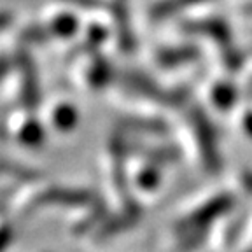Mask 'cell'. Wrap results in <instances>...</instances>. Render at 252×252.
Listing matches in <instances>:
<instances>
[{"label":"cell","instance_id":"d6986e66","mask_svg":"<svg viewBox=\"0 0 252 252\" xmlns=\"http://www.w3.org/2000/svg\"><path fill=\"white\" fill-rule=\"evenodd\" d=\"M14 236H16V231H14V226L12 224H0V252H5L11 244L14 242Z\"/></svg>","mask_w":252,"mask_h":252},{"label":"cell","instance_id":"5b68a950","mask_svg":"<svg viewBox=\"0 0 252 252\" xmlns=\"http://www.w3.org/2000/svg\"><path fill=\"white\" fill-rule=\"evenodd\" d=\"M123 86H125L126 90H130L131 93L146 96V98L154 100V102H159L165 105L166 91L161 90V88L156 84V81H153L149 75L142 74V72H137V70L125 72V74H123Z\"/></svg>","mask_w":252,"mask_h":252},{"label":"cell","instance_id":"ffe728a7","mask_svg":"<svg viewBox=\"0 0 252 252\" xmlns=\"http://www.w3.org/2000/svg\"><path fill=\"white\" fill-rule=\"evenodd\" d=\"M63 2H68V4H74L77 7H84V9H94L102 5L100 0H63Z\"/></svg>","mask_w":252,"mask_h":252},{"label":"cell","instance_id":"3957f363","mask_svg":"<svg viewBox=\"0 0 252 252\" xmlns=\"http://www.w3.org/2000/svg\"><path fill=\"white\" fill-rule=\"evenodd\" d=\"M235 205V196L231 193H220L214 196L212 200H207L201 203L196 210L182 217L175 224V233L182 235L188 231H196V229H209V226L220 216L228 214Z\"/></svg>","mask_w":252,"mask_h":252},{"label":"cell","instance_id":"30bf717a","mask_svg":"<svg viewBox=\"0 0 252 252\" xmlns=\"http://www.w3.org/2000/svg\"><path fill=\"white\" fill-rule=\"evenodd\" d=\"M53 128L60 133H70L75 130L79 123V110L74 103L70 102H60L53 107L51 112Z\"/></svg>","mask_w":252,"mask_h":252},{"label":"cell","instance_id":"6da1fadb","mask_svg":"<svg viewBox=\"0 0 252 252\" xmlns=\"http://www.w3.org/2000/svg\"><path fill=\"white\" fill-rule=\"evenodd\" d=\"M98 201L96 194L84 188L68 186H49L37 193L28 203V209L37 210L40 207H70V209H90Z\"/></svg>","mask_w":252,"mask_h":252},{"label":"cell","instance_id":"44dd1931","mask_svg":"<svg viewBox=\"0 0 252 252\" xmlns=\"http://www.w3.org/2000/svg\"><path fill=\"white\" fill-rule=\"evenodd\" d=\"M9 70H11V62L5 56H0V81L9 74Z\"/></svg>","mask_w":252,"mask_h":252},{"label":"cell","instance_id":"e0dca14e","mask_svg":"<svg viewBox=\"0 0 252 252\" xmlns=\"http://www.w3.org/2000/svg\"><path fill=\"white\" fill-rule=\"evenodd\" d=\"M212 102L216 103V107H219V109L228 110L229 107L236 102L235 86H233V84H229V83H219L217 86H214Z\"/></svg>","mask_w":252,"mask_h":252},{"label":"cell","instance_id":"2e32d148","mask_svg":"<svg viewBox=\"0 0 252 252\" xmlns=\"http://www.w3.org/2000/svg\"><path fill=\"white\" fill-rule=\"evenodd\" d=\"M159 182H161L159 166L149 161H147L146 166H142L137 172V175H135V184H137L142 191H154V189L159 186Z\"/></svg>","mask_w":252,"mask_h":252},{"label":"cell","instance_id":"9a60e30c","mask_svg":"<svg viewBox=\"0 0 252 252\" xmlns=\"http://www.w3.org/2000/svg\"><path fill=\"white\" fill-rule=\"evenodd\" d=\"M49 28V33L55 37H60V39H68V37L75 35L79 30V21L77 18L70 14H62L56 16L51 23L47 25Z\"/></svg>","mask_w":252,"mask_h":252},{"label":"cell","instance_id":"5bb4252c","mask_svg":"<svg viewBox=\"0 0 252 252\" xmlns=\"http://www.w3.org/2000/svg\"><path fill=\"white\" fill-rule=\"evenodd\" d=\"M105 217H107L105 205L98 200L94 205H91L90 210L84 214L83 219L77 220V224L74 226V233H75V235H83V233L96 231V228L102 224Z\"/></svg>","mask_w":252,"mask_h":252},{"label":"cell","instance_id":"7402d4cb","mask_svg":"<svg viewBox=\"0 0 252 252\" xmlns=\"http://www.w3.org/2000/svg\"><path fill=\"white\" fill-rule=\"evenodd\" d=\"M12 23V16L9 12H0V32L5 30Z\"/></svg>","mask_w":252,"mask_h":252},{"label":"cell","instance_id":"277c9868","mask_svg":"<svg viewBox=\"0 0 252 252\" xmlns=\"http://www.w3.org/2000/svg\"><path fill=\"white\" fill-rule=\"evenodd\" d=\"M18 67H20V98L25 109L35 112L40 105L42 91H40V79L37 72V65L33 63L28 53L21 51L18 55Z\"/></svg>","mask_w":252,"mask_h":252},{"label":"cell","instance_id":"ba28073f","mask_svg":"<svg viewBox=\"0 0 252 252\" xmlns=\"http://www.w3.org/2000/svg\"><path fill=\"white\" fill-rule=\"evenodd\" d=\"M200 51L193 44H184V46H175V47H165L158 53L156 60L158 65L163 68H175L181 65H188V63L194 62L198 58Z\"/></svg>","mask_w":252,"mask_h":252},{"label":"cell","instance_id":"9c48e42d","mask_svg":"<svg viewBox=\"0 0 252 252\" xmlns=\"http://www.w3.org/2000/svg\"><path fill=\"white\" fill-rule=\"evenodd\" d=\"M205 2H210V0H159L149 9V18L153 21H165L177 12L196 7Z\"/></svg>","mask_w":252,"mask_h":252},{"label":"cell","instance_id":"7a4b0ae2","mask_svg":"<svg viewBox=\"0 0 252 252\" xmlns=\"http://www.w3.org/2000/svg\"><path fill=\"white\" fill-rule=\"evenodd\" d=\"M189 121L193 126V133L196 138L198 149H200V158L207 172L217 173L220 168V154H219V142H217V133L214 125L210 123L209 116L205 114L200 107L191 110Z\"/></svg>","mask_w":252,"mask_h":252},{"label":"cell","instance_id":"52a82bcc","mask_svg":"<svg viewBox=\"0 0 252 252\" xmlns=\"http://www.w3.org/2000/svg\"><path fill=\"white\" fill-rule=\"evenodd\" d=\"M119 128L125 131L144 135H166L170 131V125L159 118H138V116H126L118 123Z\"/></svg>","mask_w":252,"mask_h":252},{"label":"cell","instance_id":"603a6c76","mask_svg":"<svg viewBox=\"0 0 252 252\" xmlns=\"http://www.w3.org/2000/svg\"><path fill=\"white\" fill-rule=\"evenodd\" d=\"M244 130L247 131V135L252 138V112L245 114V118H244Z\"/></svg>","mask_w":252,"mask_h":252},{"label":"cell","instance_id":"7c38bea8","mask_svg":"<svg viewBox=\"0 0 252 252\" xmlns=\"http://www.w3.org/2000/svg\"><path fill=\"white\" fill-rule=\"evenodd\" d=\"M112 65L107 62L105 58H96L93 60V63L88 68V84L93 90H103L105 86H109V83L112 81Z\"/></svg>","mask_w":252,"mask_h":252},{"label":"cell","instance_id":"8fae6325","mask_svg":"<svg viewBox=\"0 0 252 252\" xmlns=\"http://www.w3.org/2000/svg\"><path fill=\"white\" fill-rule=\"evenodd\" d=\"M46 140V128L37 118L30 116L27 121L21 125V128L18 130V142L23 144L25 147L30 149H37L40 147Z\"/></svg>","mask_w":252,"mask_h":252},{"label":"cell","instance_id":"cb8c5ba5","mask_svg":"<svg viewBox=\"0 0 252 252\" xmlns=\"http://www.w3.org/2000/svg\"><path fill=\"white\" fill-rule=\"evenodd\" d=\"M245 252H252V244L249 245V247H247V251H245Z\"/></svg>","mask_w":252,"mask_h":252},{"label":"cell","instance_id":"8992f818","mask_svg":"<svg viewBox=\"0 0 252 252\" xmlns=\"http://www.w3.org/2000/svg\"><path fill=\"white\" fill-rule=\"evenodd\" d=\"M186 32L189 33H196V35L207 37V39L214 40L219 46L226 47L231 44V30L226 25V21L219 20V18H209V20L201 21H191L186 25Z\"/></svg>","mask_w":252,"mask_h":252},{"label":"cell","instance_id":"4fadbf2b","mask_svg":"<svg viewBox=\"0 0 252 252\" xmlns=\"http://www.w3.org/2000/svg\"><path fill=\"white\" fill-rule=\"evenodd\" d=\"M142 158L147 159L149 163L161 166V165H170L181 159V153L177 147L173 146H156V147H138Z\"/></svg>","mask_w":252,"mask_h":252},{"label":"cell","instance_id":"ac0fdd59","mask_svg":"<svg viewBox=\"0 0 252 252\" xmlns=\"http://www.w3.org/2000/svg\"><path fill=\"white\" fill-rule=\"evenodd\" d=\"M177 242V252H193L205 244L207 240V229H196V231L182 233Z\"/></svg>","mask_w":252,"mask_h":252}]
</instances>
